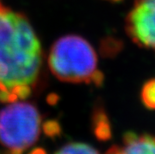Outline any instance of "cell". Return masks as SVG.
Listing matches in <instances>:
<instances>
[{
    "mask_svg": "<svg viewBox=\"0 0 155 154\" xmlns=\"http://www.w3.org/2000/svg\"><path fill=\"white\" fill-rule=\"evenodd\" d=\"M94 134L99 140H106L111 138V127L107 115L103 110H96L93 116Z\"/></svg>",
    "mask_w": 155,
    "mask_h": 154,
    "instance_id": "obj_6",
    "label": "cell"
},
{
    "mask_svg": "<svg viewBox=\"0 0 155 154\" xmlns=\"http://www.w3.org/2000/svg\"><path fill=\"white\" fill-rule=\"evenodd\" d=\"M18 98L17 96L9 89L0 88V102L2 103H12L15 102Z\"/></svg>",
    "mask_w": 155,
    "mask_h": 154,
    "instance_id": "obj_10",
    "label": "cell"
},
{
    "mask_svg": "<svg viewBox=\"0 0 155 154\" xmlns=\"http://www.w3.org/2000/svg\"><path fill=\"white\" fill-rule=\"evenodd\" d=\"M56 77L72 83L91 82L97 70V56L87 40L77 35H66L53 44L48 58Z\"/></svg>",
    "mask_w": 155,
    "mask_h": 154,
    "instance_id": "obj_2",
    "label": "cell"
},
{
    "mask_svg": "<svg viewBox=\"0 0 155 154\" xmlns=\"http://www.w3.org/2000/svg\"><path fill=\"white\" fill-rule=\"evenodd\" d=\"M41 60L40 41L27 18L0 3V88L31 86Z\"/></svg>",
    "mask_w": 155,
    "mask_h": 154,
    "instance_id": "obj_1",
    "label": "cell"
},
{
    "mask_svg": "<svg viewBox=\"0 0 155 154\" xmlns=\"http://www.w3.org/2000/svg\"><path fill=\"white\" fill-rule=\"evenodd\" d=\"M28 154H46V152L41 148H36L34 150H32V151H30Z\"/></svg>",
    "mask_w": 155,
    "mask_h": 154,
    "instance_id": "obj_14",
    "label": "cell"
},
{
    "mask_svg": "<svg viewBox=\"0 0 155 154\" xmlns=\"http://www.w3.org/2000/svg\"><path fill=\"white\" fill-rule=\"evenodd\" d=\"M40 115L32 104L12 102L0 111V142L10 154H22L37 141Z\"/></svg>",
    "mask_w": 155,
    "mask_h": 154,
    "instance_id": "obj_3",
    "label": "cell"
},
{
    "mask_svg": "<svg viewBox=\"0 0 155 154\" xmlns=\"http://www.w3.org/2000/svg\"><path fill=\"white\" fill-rule=\"evenodd\" d=\"M44 133L49 137H55L60 134L61 126L56 120H47L43 124Z\"/></svg>",
    "mask_w": 155,
    "mask_h": 154,
    "instance_id": "obj_9",
    "label": "cell"
},
{
    "mask_svg": "<svg viewBox=\"0 0 155 154\" xmlns=\"http://www.w3.org/2000/svg\"><path fill=\"white\" fill-rule=\"evenodd\" d=\"M127 31L141 47L155 49V0H137L127 17Z\"/></svg>",
    "mask_w": 155,
    "mask_h": 154,
    "instance_id": "obj_4",
    "label": "cell"
},
{
    "mask_svg": "<svg viewBox=\"0 0 155 154\" xmlns=\"http://www.w3.org/2000/svg\"><path fill=\"white\" fill-rule=\"evenodd\" d=\"M141 101L150 110H155V79L145 82L141 89Z\"/></svg>",
    "mask_w": 155,
    "mask_h": 154,
    "instance_id": "obj_7",
    "label": "cell"
},
{
    "mask_svg": "<svg viewBox=\"0 0 155 154\" xmlns=\"http://www.w3.org/2000/svg\"><path fill=\"white\" fill-rule=\"evenodd\" d=\"M124 146H112L106 154H155V135H138L128 131L123 136Z\"/></svg>",
    "mask_w": 155,
    "mask_h": 154,
    "instance_id": "obj_5",
    "label": "cell"
},
{
    "mask_svg": "<svg viewBox=\"0 0 155 154\" xmlns=\"http://www.w3.org/2000/svg\"><path fill=\"white\" fill-rule=\"evenodd\" d=\"M47 102L50 104V105H54V104H56L58 102V100H59V96L57 94H54V93H51V94H49L48 96H47Z\"/></svg>",
    "mask_w": 155,
    "mask_h": 154,
    "instance_id": "obj_13",
    "label": "cell"
},
{
    "mask_svg": "<svg viewBox=\"0 0 155 154\" xmlns=\"http://www.w3.org/2000/svg\"><path fill=\"white\" fill-rule=\"evenodd\" d=\"M56 154H99L96 149L84 143H70L65 145Z\"/></svg>",
    "mask_w": 155,
    "mask_h": 154,
    "instance_id": "obj_8",
    "label": "cell"
},
{
    "mask_svg": "<svg viewBox=\"0 0 155 154\" xmlns=\"http://www.w3.org/2000/svg\"><path fill=\"white\" fill-rule=\"evenodd\" d=\"M103 74L102 72H100L99 70H96L92 75V78H91V82L94 83L96 86H101L102 83H103Z\"/></svg>",
    "mask_w": 155,
    "mask_h": 154,
    "instance_id": "obj_12",
    "label": "cell"
},
{
    "mask_svg": "<svg viewBox=\"0 0 155 154\" xmlns=\"http://www.w3.org/2000/svg\"><path fill=\"white\" fill-rule=\"evenodd\" d=\"M11 91L19 99H25L31 94V88L28 85H20V86L14 87Z\"/></svg>",
    "mask_w": 155,
    "mask_h": 154,
    "instance_id": "obj_11",
    "label": "cell"
}]
</instances>
